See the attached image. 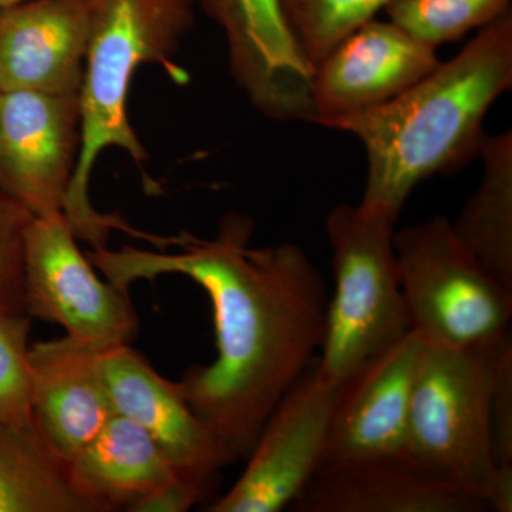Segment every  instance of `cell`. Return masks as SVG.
Instances as JSON below:
<instances>
[{
    "label": "cell",
    "instance_id": "cell-1",
    "mask_svg": "<svg viewBox=\"0 0 512 512\" xmlns=\"http://www.w3.org/2000/svg\"><path fill=\"white\" fill-rule=\"evenodd\" d=\"M254 221L229 214L211 239L183 234L174 254L123 247L94 249L90 262L120 288L183 275L210 298L217 357L178 382L197 416L247 458L276 404L311 367L325 330V282L295 244L251 248Z\"/></svg>",
    "mask_w": 512,
    "mask_h": 512
},
{
    "label": "cell",
    "instance_id": "cell-2",
    "mask_svg": "<svg viewBox=\"0 0 512 512\" xmlns=\"http://www.w3.org/2000/svg\"><path fill=\"white\" fill-rule=\"evenodd\" d=\"M511 87L508 10L396 99L336 121L330 130L356 137L365 148L360 204L399 220L421 183L478 157L488 111Z\"/></svg>",
    "mask_w": 512,
    "mask_h": 512
},
{
    "label": "cell",
    "instance_id": "cell-3",
    "mask_svg": "<svg viewBox=\"0 0 512 512\" xmlns=\"http://www.w3.org/2000/svg\"><path fill=\"white\" fill-rule=\"evenodd\" d=\"M194 22L191 0H90V36L80 87V150L63 214L77 239L106 248L116 217L94 210L90 175L101 151L119 147L146 161L127 114L128 90L141 64H168ZM126 228V227H124Z\"/></svg>",
    "mask_w": 512,
    "mask_h": 512
},
{
    "label": "cell",
    "instance_id": "cell-4",
    "mask_svg": "<svg viewBox=\"0 0 512 512\" xmlns=\"http://www.w3.org/2000/svg\"><path fill=\"white\" fill-rule=\"evenodd\" d=\"M396 222L362 204L338 205L326 217L335 289L315 370L330 386L412 330L394 249Z\"/></svg>",
    "mask_w": 512,
    "mask_h": 512
},
{
    "label": "cell",
    "instance_id": "cell-5",
    "mask_svg": "<svg viewBox=\"0 0 512 512\" xmlns=\"http://www.w3.org/2000/svg\"><path fill=\"white\" fill-rule=\"evenodd\" d=\"M511 336L467 349L427 346L414 383L403 456L487 503L495 464L490 410Z\"/></svg>",
    "mask_w": 512,
    "mask_h": 512
},
{
    "label": "cell",
    "instance_id": "cell-6",
    "mask_svg": "<svg viewBox=\"0 0 512 512\" xmlns=\"http://www.w3.org/2000/svg\"><path fill=\"white\" fill-rule=\"evenodd\" d=\"M412 330L427 346L467 349L510 335L512 289L471 254L451 221L433 217L394 234Z\"/></svg>",
    "mask_w": 512,
    "mask_h": 512
},
{
    "label": "cell",
    "instance_id": "cell-7",
    "mask_svg": "<svg viewBox=\"0 0 512 512\" xmlns=\"http://www.w3.org/2000/svg\"><path fill=\"white\" fill-rule=\"evenodd\" d=\"M76 239L63 212L33 217L23 261L25 312L97 352L130 345L138 316L128 291L99 278Z\"/></svg>",
    "mask_w": 512,
    "mask_h": 512
},
{
    "label": "cell",
    "instance_id": "cell-8",
    "mask_svg": "<svg viewBox=\"0 0 512 512\" xmlns=\"http://www.w3.org/2000/svg\"><path fill=\"white\" fill-rule=\"evenodd\" d=\"M336 387L315 363L276 404L235 484L211 512H281L292 507L322 466Z\"/></svg>",
    "mask_w": 512,
    "mask_h": 512
},
{
    "label": "cell",
    "instance_id": "cell-9",
    "mask_svg": "<svg viewBox=\"0 0 512 512\" xmlns=\"http://www.w3.org/2000/svg\"><path fill=\"white\" fill-rule=\"evenodd\" d=\"M79 150V96L3 93L0 185L33 217L63 212Z\"/></svg>",
    "mask_w": 512,
    "mask_h": 512
},
{
    "label": "cell",
    "instance_id": "cell-10",
    "mask_svg": "<svg viewBox=\"0 0 512 512\" xmlns=\"http://www.w3.org/2000/svg\"><path fill=\"white\" fill-rule=\"evenodd\" d=\"M224 32L235 82L268 119L313 123V67L296 43L281 0H201Z\"/></svg>",
    "mask_w": 512,
    "mask_h": 512
},
{
    "label": "cell",
    "instance_id": "cell-11",
    "mask_svg": "<svg viewBox=\"0 0 512 512\" xmlns=\"http://www.w3.org/2000/svg\"><path fill=\"white\" fill-rule=\"evenodd\" d=\"M101 367L114 412L146 431L178 477L210 497L221 471L237 461L192 410L178 382L161 376L130 345L104 352Z\"/></svg>",
    "mask_w": 512,
    "mask_h": 512
},
{
    "label": "cell",
    "instance_id": "cell-12",
    "mask_svg": "<svg viewBox=\"0 0 512 512\" xmlns=\"http://www.w3.org/2000/svg\"><path fill=\"white\" fill-rule=\"evenodd\" d=\"M436 47L396 23L373 19L350 33L313 66V123L336 121L382 106L433 72Z\"/></svg>",
    "mask_w": 512,
    "mask_h": 512
},
{
    "label": "cell",
    "instance_id": "cell-13",
    "mask_svg": "<svg viewBox=\"0 0 512 512\" xmlns=\"http://www.w3.org/2000/svg\"><path fill=\"white\" fill-rule=\"evenodd\" d=\"M424 349L410 330L336 387L320 467L403 454Z\"/></svg>",
    "mask_w": 512,
    "mask_h": 512
},
{
    "label": "cell",
    "instance_id": "cell-14",
    "mask_svg": "<svg viewBox=\"0 0 512 512\" xmlns=\"http://www.w3.org/2000/svg\"><path fill=\"white\" fill-rule=\"evenodd\" d=\"M90 0H29L0 9V89L79 96Z\"/></svg>",
    "mask_w": 512,
    "mask_h": 512
},
{
    "label": "cell",
    "instance_id": "cell-15",
    "mask_svg": "<svg viewBox=\"0 0 512 512\" xmlns=\"http://www.w3.org/2000/svg\"><path fill=\"white\" fill-rule=\"evenodd\" d=\"M298 512H483L480 498L403 456L320 467L292 505Z\"/></svg>",
    "mask_w": 512,
    "mask_h": 512
},
{
    "label": "cell",
    "instance_id": "cell-16",
    "mask_svg": "<svg viewBox=\"0 0 512 512\" xmlns=\"http://www.w3.org/2000/svg\"><path fill=\"white\" fill-rule=\"evenodd\" d=\"M101 357L66 335L30 346L33 423L66 464L116 413Z\"/></svg>",
    "mask_w": 512,
    "mask_h": 512
},
{
    "label": "cell",
    "instance_id": "cell-17",
    "mask_svg": "<svg viewBox=\"0 0 512 512\" xmlns=\"http://www.w3.org/2000/svg\"><path fill=\"white\" fill-rule=\"evenodd\" d=\"M67 477L90 512H133L148 495L180 478L146 431L119 413L67 463Z\"/></svg>",
    "mask_w": 512,
    "mask_h": 512
},
{
    "label": "cell",
    "instance_id": "cell-18",
    "mask_svg": "<svg viewBox=\"0 0 512 512\" xmlns=\"http://www.w3.org/2000/svg\"><path fill=\"white\" fill-rule=\"evenodd\" d=\"M478 157L480 184L451 225L484 268L512 289V131L485 137Z\"/></svg>",
    "mask_w": 512,
    "mask_h": 512
},
{
    "label": "cell",
    "instance_id": "cell-19",
    "mask_svg": "<svg viewBox=\"0 0 512 512\" xmlns=\"http://www.w3.org/2000/svg\"><path fill=\"white\" fill-rule=\"evenodd\" d=\"M0 512H90L35 423L0 424Z\"/></svg>",
    "mask_w": 512,
    "mask_h": 512
},
{
    "label": "cell",
    "instance_id": "cell-20",
    "mask_svg": "<svg viewBox=\"0 0 512 512\" xmlns=\"http://www.w3.org/2000/svg\"><path fill=\"white\" fill-rule=\"evenodd\" d=\"M511 10V0H390V22L433 47L456 42Z\"/></svg>",
    "mask_w": 512,
    "mask_h": 512
},
{
    "label": "cell",
    "instance_id": "cell-21",
    "mask_svg": "<svg viewBox=\"0 0 512 512\" xmlns=\"http://www.w3.org/2000/svg\"><path fill=\"white\" fill-rule=\"evenodd\" d=\"M285 18L311 66L340 40L376 19L390 0H281Z\"/></svg>",
    "mask_w": 512,
    "mask_h": 512
},
{
    "label": "cell",
    "instance_id": "cell-22",
    "mask_svg": "<svg viewBox=\"0 0 512 512\" xmlns=\"http://www.w3.org/2000/svg\"><path fill=\"white\" fill-rule=\"evenodd\" d=\"M28 313L0 311V424L33 423Z\"/></svg>",
    "mask_w": 512,
    "mask_h": 512
},
{
    "label": "cell",
    "instance_id": "cell-23",
    "mask_svg": "<svg viewBox=\"0 0 512 512\" xmlns=\"http://www.w3.org/2000/svg\"><path fill=\"white\" fill-rule=\"evenodd\" d=\"M32 220L33 215L0 185V311L26 313L23 261Z\"/></svg>",
    "mask_w": 512,
    "mask_h": 512
},
{
    "label": "cell",
    "instance_id": "cell-24",
    "mask_svg": "<svg viewBox=\"0 0 512 512\" xmlns=\"http://www.w3.org/2000/svg\"><path fill=\"white\" fill-rule=\"evenodd\" d=\"M490 431L495 470L512 471V343L504 349L495 376Z\"/></svg>",
    "mask_w": 512,
    "mask_h": 512
},
{
    "label": "cell",
    "instance_id": "cell-25",
    "mask_svg": "<svg viewBox=\"0 0 512 512\" xmlns=\"http://www.w3.org/2000/svg\"><path fill=\"white\" fill-rule=\"evenodd\" d=\"M205 500L198 488L177 478L144 498L133 512H185Z\"/></svg>",
    "mask_w": 512,
    "mask_h": 512
},
{
    "label": "cell",
    "instance_id": "cell-26",
    "mask_svg": "<svg viewBox=\"0 0 512 512\" xmlns=\"http://www.w3.org/2000/svg\"><path fill=\"white\" fill-rule=\"evenodd\" d=\"M25 2H29V0H0V9L10 8V6Z\"/></svg>",
    "mask_w": 512,
    "mask_h": 512
},
{
    "label": "cell",
    "instance_id": "cell-27",
    "mask_svg": "<svg viewBox=\"0 0 512 512\" xmlns=\"http://www.w3.org/2000/svg\"><path fill=\"white\" fill-rule=\"evenodd\" d=\"M2 96H3V92H2V89H0V104H2Z\"/></svg>",
    "mask_w": 512,
    "mask_h": 512
}]
</instances>
